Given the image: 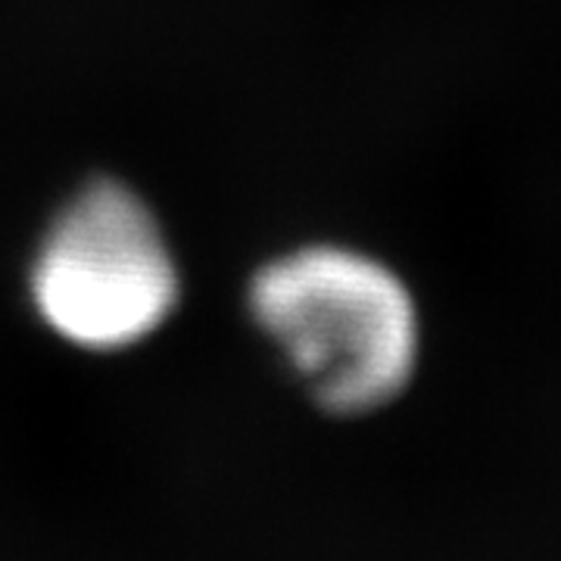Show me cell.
<instances>
[{
  "label": "cell",
  "instance_id": "1",
  "mask_svg": "<svg viewBox=\"0 0 561 561\" xmlns=\"http://www.w3.org/2000/svg\"><path fill=\"white\" fill-rule=\"evenodd\" d=\"M250 309L306 397L334 415H375L415 383L424 309L397 265L346 243H309L262 265Z\"/></svg>",
  "mask_w": 561,
  "mask_h": 561
},
{
  "label": "cell",
  "instance_id": "2",
  "mask_svg": "<svg viewBox=\"0 0 561 561\" xmlns=\"http://www.w3.org/2000/svg\"><path fill=\"white\" fill-rule=\"evenodd\" d=\"M44 324L91 353L147 341L179 302V265L131 187L94 181L60 209L32 268Z\"/></svg>",
  "mask_w": 561,
  "mask_h": 561
}]
</instances>
